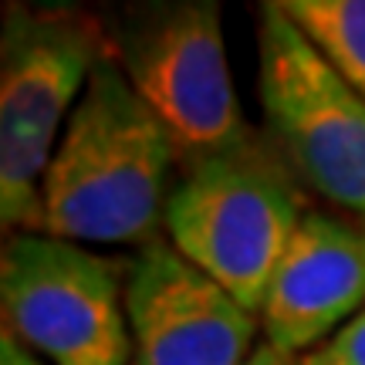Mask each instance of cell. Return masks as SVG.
I'll return each mask as SVG.
<instances>
[{
	"mask_svg": "<svg viewBox=\"0 0 365 365\" xmlns=\"http://www.w3.org/2000/svg\"><path fill=\"white\" fill-rule=\"evenodd\" d=\"M176 159L170 129L108 54L91 71L44 173L41 234L71 244L156 240Z\"/></svg>",
	"mask_w": 365,
	"mask_h": 365,
	"instance_id": "1",
	"label": "cell"
},
{
	"mask_svg": "<svg viewBox=\"0 0 365 365\" xmlns=\"http://www.w3.org/2000/svg\"><path fill=\"white\" fill-rule=\"evenodd\" d=\"M166 200V237L190 264L261 314L271 277L301 220L304 182L267 135L182 163Z\"/></svg>",
	"mask_w": 365,
	"mask_h": 365,
	"instance_id": "2",
	"label": "cell"
},
{
	"mask_svg": "<svg viewBox=\"0 0 365 365\" xmlns=\"http://www.w3.org/2000/svg\"><path fill=\"white\" fill-rule=\"evenodd\" d=\"M112 54V34L75 7H7L0 34V220L44 230V173L65 112Z\"/></svg>",
	"mask_w": 365,
	"mask_h": 365,
	"instance_id": "3",
	"label": "cell"
},
{
	"mask_svg": "<svg viewBox=\"0 0 365 365\" xmlns=\"http://www.w3.org/2000/svg\"><path fill=\"white\" fill-rule=\"evenodd\" d=\"M257 78L267 139L294 176L365 220V98L281 4L261 7Z\"/></svg>",
	"mask_w": 365,
	"mask_h": 365,
	"instance_id": "4",
	"label": "cell"
},
{
	"mask_svg": "<svg viewBox=\"0 0 365 365\" xmlns=\"http://www.w3.org/2000/svg\"><path fill=\"white\" fill-rule=\"evenodd\" d=\"M112 54L132 88L170 129L182 163L247 143L254 129L237 102L213 0L145 4L125 14Z\"/></svg>",
	"mask_w": 365,
	"mask_h": 365,
	"instance_id": "5",
	"label": "cell"
},
{
	"mask_svg": "<svg viewBox=\"0 0 365 365\" xmlns=\"http://www.w3.org/2000/svg\"><path fill=\"white\" fill-rule=\"evenodd\" d=\"M129 267L51 234H11L0 257L4 328L54 365H129Z\"/></svg>",
	"mask_w": 365,
	"mask_h": 365,
	"instance_id": "6",
	"label": "cell"
},
{
	"mask_svg": "<svg viewBox=\"0 0 365 365\" xmlns=\"http://www.w3.org/2000/svg\"><path fill=\"white\" fill-rule=\"evenodd\" d=\"M125 318L132 365H244L261 318L166 240L129 264Z\"/></svg>",
	"mask_w": 365,
	"mask_h": 365,
	"instance_id": "7",
	"label": "cell"
},
{
	"mask_svg": "<svg viewBox=\"0 0 365 365\" xmlns=\"http://www.w3.org/2000/svg\"><path fill=\"white\" fill-rule=\"evenodd\" d=\"M365 312V220L308 210L261 304L264 341L304 355Z\"/></svg>",
	"mask_w": 365,
	"mask_h": 365,
	"instance_id": "8",
	"label": "cell"
},
{
	"mask_svg": "<svg viewBox=\"0 0 365 365\" xmlns=\"http://www.w3.org/2000/svg\"><path fill=\"white\" fill-rule=\"evenodd\" d=\"M281 7L365 98V0H281Z\"/></svg>",
	"mask_w": 365,
	"mask_h": 365,
	"instance_id": "9",
	"label": "cell"
},
{
	"mask_svg": "<svg viewBox=\"0 0 365 365\" xmlns=\"http://www.w3.org/2000/svg\"><path fill=\"white\" fill-rule=\"evenodd\" d=\"M298 359L301 365H365V312Z\"/></svg>",
	"mask_w": 365,
	"mask_h": 365,
	"instance_id": "10",
	"label": "cell"
},
{
	"mask_svg": "<svg viewBox=\"0 0 365 365\" xmlns=\"http://www.w3.org/2000/svg\"><path fill=\"white\" fill-rule=\"evenodd\" d=\"M0 365H41V362L31 355L24 341L4 328V335H0Z\"/></svg>",
	"mask_w": 365,
	"mask_h": 365,
	"instance_id": "11",
	"label": "cell"
},
{
	"mask_svg": "<svg viewBox=\"0 0 365 365\" xmlns=\"http://www.w3.org/2000/svg\"><path fill=\"white\" fill-rule=\"evenodd\" d=\"M244 365H301V359L298 355L281 352V349H274V345H267V341H261V345L250 352V359Z\"/></svg>",
	"mask_w": 365,
	"mask_h": 365,
	"instance_id": "12",
	"label": "cell"
}]
</instances>
